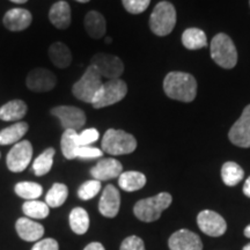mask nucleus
Returning a JSON list of instances; mask_svg holds the SVG:
<instances>
[{"label": "nucleus", "mask_w": 250, "mask_h": 250, "mask_svg": "<svg viewBox=\"0 0 250 250\" xmlns=\"http://www.w3.org/2000/svg\"><path fill=\"white\" fill-rule=\"evenodd\" d=\"M164 90L168 98L181 102H191L197 94L196 79L184 72H170L164 80Z\"/></svg>", "instance_id": "f257e3e1"}, {"label": "nucleus", "mask_w": 250, "mask_h": 250, "mask_svg": "<svg viewBox=\"0 0 250 250\" xmlns=\"http://www.w3.org/2000/svg\"><path fill=\"white\" fill-rule=\"evenodd\" d=\"M171 196L168 192H160L156 196L137 202L133 208L134 215L144 223H153L160 218L162 212L171 204Z\"/></svg>", "instance_id": "f03ea898"}, {"label": "nucleus", "mask_w": 250, "mask_h": 250, "mask_svg": "<svg viewBox=\"0 0 250 250\" xmlns=\"http://www.w3.org/2000/svg\"><path fill=\"white\" fill-rule=\"evenodd\" d=\"M137 148V140L123 130L109 129L103 134L102 151L111 155L130 154Z\"/></svg>", "instance_id": "7ed1b4c3"}, {"label": "nucleus", "mask_w": 250, "mask_h": 250, "mask_svg": "<svg viewBox=\"0 0 250 250\" xmlns=\"http://www.w3.org/2000/svg\"><path fill=\"white\" fill-rule=\"evenodd\" d=\"M101 74L95 66L89 65L83 76L72 87V93L78 100L86 103H93L103 85Z\"/></svg>", "instance_id": "20e7f679"}, {"label": "nucleus", "mask_w": 250, "mask_h": 250, "mask_svg": "<svg viewBox=\"0 0 250 250\" xmlns=\"http://www.w3.org/2000/svg\"><path fill=\"white\" fill-rule=\"evenodd\" d=\"M176 24V11L169 1H161L153 9L149 18V28L155 35L167 36Z\"/></svg>", "instance_id": "39448f33"}, {"label": "nucleus", "mask_w": 250, "mask_h": 250, "mask_svg": "<svg viewBox=\"0 0 250 250\" xmlns=\"http://www.w3.org/2000/svg\"><path fill=\"white\" fill-rule=\"evenodd\" d=\"M211 57L219 66L226 70L235 66L237 62V51L229 36L220 33L212 39Z\"/></svg>", "instance_id": "423d86ee"}, {"label": "nucleus", "mask_w": 250, "mask_h": 250, "mask_svg": "<svg viewBox=\"0 0 250 250\" xmlns=\"http://www.w3.org/2000/svg\"><path fill=\"white\" fill-rule=\"evenodd\" d=\"M127 93V86L123 80L114 79L104 83L93 101V107L95 109L105 108L115 103L122 101Z\"/></svg>", "instance_id": "0eeeda50"}, {"label": "nucleus", "mask_w": 250, "mask_h": 250, "mask_svg": "<svg viewBox=\"0 0 250 250\" xmlns=\"http://www.w3.org/2000/svg\"><path fill=\"white\" fill-rule=\"evenodd\" d=\"M33 156V146L28 140H22L15 144L6 158L8 169L13 173H21L30 164Z\"/></svg>", "instance_id": "6e6552de"}, {"label": "nucleus", "mask_w": 250, "mask_h": 250, "mask_svg": "<svg viewBox=\"0 0 250 250\" xmlns=\"http://www.w3.org/2000/svg\"><path fill=\"white\" fill-rule=\"evenodd\" d=\"M90 65L96 67L101 77L107 78L109 80L120 79L124 71L123 62L120 58L114 55L103 54V52L94 55Z\"/></svg>", "instance_id": "1a4fd4ad"}, {"label": "nucleus", "mask_w": 250, "mask_h": 250, "mask_svg": "<svg viewBox=\"0 0 250 250\" xmlns=\"http://www.w3.org/2000/svg\"><path fill=\"white\" fill-rule=\"evenodd\" d=\"M51 114L61 121L64 130L78 131L86 124V114L73 105H58L51 109Z\"/></svg>", "instance_id": "9d476101"}, {"label": "nucleus", "mask_w": 250, "mask_h": 250, "mask_svg": "<svg viewBox=\"0 0 250 250\" xmlns=\"http://www.w3.org/2000/svg\"><path fill=\"white\" fill-rule=\"evenodd\" d=\"M57 83V78L48 68H34L27 76L26 85L31 92L45 93L54 89Z\"/></svg>", "instance_id": "9b49d317"}, {"label": "nucleus", "mask_w": 250, "mask_h": 250, "mask_svg": "<svg viewBox=\"0 0 250 250\" xmlns=\"http://www.w3.org/2000/svg\"><path fill=\"white\" fill-rule=\"evenodd\" d=\"M197 224L203 233L208 236H221L227 229V224L225 219L217 212L204 210L197 217Z\"/></svg>", "instance_id": "f8f14e48"}, {"label": "nucleus", "mask_w": 250, "mask_h": 250, "mask_svg": "<svg viewBox=\"0 0 250 250\" xmlns=\"http://www.w3.org/2000/svg\"><path fill=\"white\" fill-rule=\"evenodd\" d=\"M228 138L239 147H250V104L247 105L241 117L230 127Z\"/></svg>", "instance_id": "ddd939ff"}, {"label": "nucleus", "mask_w": 250, "mask_h": 250, "mask_svg": "<svg viewBox=\"0 0 250 250\" xmlns=\"http://www.w3.org/2000/svg\"><path fill=\"white\" fill-rule=\"evenodd\" d=\"M170 250H203L201 237L189 229H180L169 237Z\"/></svg>", "instance_id": "4468645a"}, {"label": "nucleus", "mask_w": 250, "mask_h": 250, "mask_svg": "<svg viewBox=\"0 0 250 250\" xmlns=\"http://www.w3.org/2000/svg\"><path fill=\"white\" fill-rule=\"evenodd\" d=\"M121 206L120 191L112 184H108L103 190L99 203L100 213L107 218L116 217Z\"/></svg>", "instance_id": "2eb2a0df"}, {"label": "nucleus", "mask_w": 250, "mask_h": 250, "mask_svg": "<svg viewBox=\"0 0 250 250\" xmlns=\"http://www.w3.org/2000/svg\"><path fill=\"white\" fill-rule=\"evenodd\" d=\"M122 173H123V166L120 161L112 158L102 159L90 169L94 180H98L100 182L116 179L120 177Z\"/></svg>", "instance_id": "dca6fc26"}, {"label": "nucleus", "mask_w": 250, "mask_h": 250, "mask_svg": "<svg viewBox=\"0 0 250 250\" xmlns=\"http://www.w3.org/2000/svg\"><path fill=\"white\" fill-rule=\"evenodd\" d=\"M33 17L24 8H12L4 15V26L11 31H21L30 26Z\"/></svg>", "instance_id": "f3484780"}, {"label": "nucleus", "mask_w": 250, "mask_h": 250, "mask_svg": "<svg viewBox=\"0 0 250 250\" xmlns=\"http://www.w3.org/2000/svg\"><path fill=\"white\" fill-rule=\"evenodd\" d=\"M15 228L19 236L28 242H35L44 234V227L42 225L27 217L19 219L15 224Z\"/></svg>", "instance_id": "a211bd4d"}, {"label": "nucleus", "mask_w": 250, "mask_h": 250, "mask_svg": "<svg viewBox=\"0 0 250 250\" xmlns=\"http://www.w3.org/2000/svg\"><path fill=\"white\" fill-rule=\"evenodd\" d=\"M51 23L58 29H66L71 24V8L66 1H57L51 6L49 12Z\"/></svg>", "instance_id": "6ab92c4d"}, {"label": "nucleus", "mask_w": 250, "mask_h": 250, "mask_svg": "<svg viewBox=\"0 0 250 250\" xmlns=\"http://www.w3.org/2000/svg\"><path fill=\"white\" fill-rule=\"evenodd\" d=\"M27 104L22 100H12L0 108V120L5 122H18L26 116Z\"/></svg>", "instance_id": "aec40b11"}, {"label": "nucleus", "mask_w": 250, "mask_h": 250, "mask_svg": "<svg viewBox=\"0 0 250 250\" xmlns=\"http://www.w3.org/2000/svg\"><path fill=\"white\" fill-rule=\"evenodd\" d=\"M49 57L52 64L59 68H66L72 62L71 50L62 42H55L49 48Z\"/></svg>", "instance_id": "412c9836"}, {"label": "nucleus", "mask_w": 250, "mask_h": 250, "mask_svg": "<svg viewBox=\"0 0 250 250\" xmlns=\"http://www.w3.org/2000/svg\"><path fill=\"white\" fill-rule=\"evenodd\" d=\"M85 29L92 39H101L105 34V20L101 13L90 11L85 17Z\"/></svg>", "instance_id": "4be33fe9"}, {"label": "nucleus", "mask_w": 250, "mask_h": 250, "mask_svg": "<svg viewBox=\"0 0 250 250\" xmlns=\"http://www.w3.org/2000/svg\"><path fill=\"white\" fill-rule=\"evenodd\" d=\"M118 184L124 191L133 192L145 187L146 176L139 171H124L118 177Z\"/></svg>", "instance_id": "5701e85b"}, {"label": "nucleus", "mask_w": 250, "mask_h": 250, "mask_svg": "<svg viewBox=\"0 0 250 250\" xmlns=\"http://www.w3.org/2000/svg\"><path fill=\"white\" fill-rule=\"evenodd\" d=\"M28 124L26 122H18L11 126L0 131V145H12L17 144L21 140V138L27 133Z\"/></svg>", "instance_id": "b1692460"}, {"label": "nucleus", "mask_w": 250, "mask_h": 250, "mask_svg": "<svg viewBox=\"0 0 250 250\" xmlns=\"http://www.w3.org/2000/svg\"><path fill=\"white\" fill-rule=\"evenodd\" d=\"M182 44L189 50H198L208 45V39L198 28H188L182 34Z\"/></svg>", "instance_id": "393cba45"}, {"label": "nucleus", "mask_w": 250, "mask_h": 250, "mask_svg": "<svg viewBox=\"0 0 250 250\" xmlns=\"http://www.w3.org/2000/svg\"><path fill=\"white\" fill-rule=\"evenodd\" d=\"M243 175H245V171H243L241 166L235 164V162L228 161L224 164L223 168H221V179L228 187H234L239 184L243 179Z\"/></svg>", "instance_id": "a878e982"}, {"label": "nucleus", "mask_w": 250, "mask_h": 250, "mask_svg": "<svg viewBox=\"0 0 250 250\" xmlns=\"http://www.w3.org/2000/svg\"><path fill=\"white\" fill-rule=\"evenodd\" d=\"M71 229L76 234H85L89 227V215L83 208H76L70 213Z\"/></svg>", "instance_id": "bb28decb"}, {"label": "nucleus", "mask_w": 250, "mask_h": 250, "mask_svg": "<svg viewBox=\"0 0 250 250\" xmlns=\"http://www.w3.org/2000/svg\"><path fill=\"white\" fill-rule=\"evenodd\" d=\"M62 152L67 160L76 159L77 149L79 148L78 143V132L76 130H65L61 140Z\"/></svg>", "instance_id": "cd10ccee"}, {"label": "nucleus", "mask_w": 250, "mask_h": 250, "mask_svg": "<svg viewBox=\"0 0 250 250\" xmlns=\"http://www.w3.org/2000/svg\"><path fill=\"white\" fill-rule=\"evenodd\" d=\"M56 154L55 149L52 147L46 148L42 154H40L35 159L33 164V170L36 176H43V175L48 174L52 168L54 164V156Z\"/></svg>", "instance_id": "c85d7f7f"}, {"label": "nucleus", "mask_w": 250, "mask_h": 250, "mask_svg": "<svg viewBox=\"0 0 250 250\" xmlns=\"http://www.w3.org/2000/svg\"><path fill=\"white\" fill-rule=\"evenodd\" d=\"M68 196V189L65 184L55 183L45 196V203L49 208H59L64 204Z\"/></svg>", "instance_id": "c756f323"}, {"label": "nucleus", "mask_w": 250, "mask_h": 250, "mask_svg": "<svg viewBox=\"0 0 250 250\" xmlns=\"http://www.w3.org/2000/svg\"><path fill=\"white\" fill-rule=\"evenodd\" d=\"M22 211L27 218L30 219H44L49 215L50 208L45 202L27 201L22 205Z\"/></svg>", "instance_id": "7c9ffc66"}, {"label": "nucleus", "mask_w": 250, "mask_h": 250, "mask_svg": "<svg viewBox=\"0 0 250 250\" xmlns=\"http://www.w3.org/2000/svg\"><path fill=\"white\" fill-rule=\"evenodd\" d=\"M43 188L35 182H20L15 186V193L26 201H35L42 195Z\"/></svg>", "instance_id": "2f4dec72"}, {"label": "nucleus", "mask_w": 250, "mask_h": 250, "mask_svg": "<svg viewBox=\"0 0 250 250\" xmlns=\"http://www.w3.org/2000/svg\"><path fill=\"white\" fill-rule=\"evenodd\" d=\"M101 190V182L98 180L86 181L78 190V196L83 201H89L95 197Z\"/></svg>", "instance_id": "473e14b6"}, {"label": "nucleus", "mask_w": 250, "mask_h": 250, "mask_svg": "<svg viewBox=\"0 0 250 250\" xmlns=\"http://www.w3.org/2000/svg\"><path fill=\"white\" fill-rule=\"evenodd\" d=\"M124 8L131 14H140L146 11L151 0H122Z\"/></svg>", "instance_id": "72a5a7b5"}, {"label": "nucleus", "mask_w": 250, "mask_h": 250, "mask_svg": "<svg viewBox=\"0 0 250 250\" xmlns=\"http://www.w3.org/2000/svg\"><path fill=\"white\" fill-rule=\"evenodd\" d=\"M100 133L96 129H86L81 133H78V143L79 146H89L99 139Z\"/></svg>", "instance_id": "f704fd0d"}, {"label": "nucleus", "mask_w": 250, "mask_h": 250, "mask_svg": "<svg viewBox=\"0 0 250 250\" xmlns=\"http://www.w3.org/2000/svg\"><path fill=\"white\" fill-rule=\"evenodd\" d=\"M76 156L80 159H96L102 156V151L100 148L92 147V146H79Z\"/></svg>", "instance_id": "c9c22d12"}, {"label": "nucleus", "mask_w": 250, "mask_h": 250, "mask_svg": "<svg viewBox=\"0 0 250 250\" xmlns=\"http://www.w3.org/2000/svg\"><path fill=\"white\" fill-rule=\"evenodd\" d=\"M120 250H146L144 241L138 236H129L122 242Z\"/></svg>", "instance_id": "e433bc0d"}, {"label": "nucleus", "mask_w": 250, "mask_h": 250, "mask_svg": "<svg viewBox=\"0 0 250 250\" xmlns=\"http://www.w3.org/2000/svg\"><path fill=\"white\" fill-rule=\"evenodd\" d=\"M59 246L58 242L56 241L55 239H51V237H48V239H43L37 241L35 245H34L31 250H58Z\"/></svg>", "instance_id": "4c0bfd02"}, {"label": "nucleus", "mask_w": 250, "mask_h": 250, "mask_svg": "<svg viewBox=\"0 0 250 250\" xmlns=\"http://www.w3.org/2000/svg\"><path fill=\"white\" fill-rule=\"evenodd\" d=\"M83 250H105V249L100 242H92L89 243V245L87 246Z\"/></svg>", "instance_id": "58836bf2"}, {"label": "nucleus", "mask_w": 250, "mask_h": 250, "mask_svg": "<svg viewBox=\"0 0 250 250\" xmlns=\"http://www.w3.org/2000/svg\"><path fill=\"white\" fill-rule=\"evenodd\" d=\"M243 193L250 198V176L247 179V181L245 182V186H243Z\"/></svg>", "instance_id": "ea45409f"}, {"label": "nucleus", "mask_w": 250, "mask_h": 250, "mask_svg": "<svg viewBox=\"0 0 250 250\" xmlns=\"http://www.w3.org/2000/svg\"><path fill=\"white\" fill-rule=\"evenodd\" d=\"M245 235L250 239V225L245 228Z\"/></svg>", "instance_id": "a19ab883"}, {"label": "nucleus", "mask_w": 250, "mask_h": 250, "mask_svg": "<svg viewBox=\"0 0 250 250\" xmlns=\"http://www.w3.org/2000/svg\"><path fill=\"white\" fill-rule=\"evenodd\" d=\"M11 1L15 2V4H24V2H27L28 0H11Z\"/></svg>", "instance_id": "79ce46f5"}, {"label": "nucleus", "mask_w": 250, "mask_h": 250, "mask_svg": "<svg viewBox=\"0 0 250 250\" xmlns=\"http://www.w3.org/2000/svg\"><path fill=\"white\" fill-rule=\"evenodd\" d=\"M112 42V40L110 39V37H107V39H105V43H107V44H109V43H111Z\"/></svg>", "instance_id": "37998d69"}, {"label": "nucleus", "mask_w": 250, "mask_h": 250, "mask_svg": "<svg viewBox=\"0 0 250 250\" xmlns=\"http://www.w3.org/2000/svg\"><path fill=\"white\" fill-rule=\"evenodd\" d=\"M242 250H250V243H249V245H247Z\"/></svg>", "instance_id": "c03bdc74"}, {"label": "nucleus", "mask_w": 250, "mask_h": 250, "mask_svg": "<svg viewBox=\"0 0 250 250\" xmlns=\"http://www.w3.org/2000/svg\"><path fill=\"white\" fill-rule=\"evenodd\" d=\"M76 1H79V2H88L89 0H76Z\"/></svg>", "instance_id": "a18cd8bd"}, {"label": "nucleus", "mask_w": 250, "mask_h": 250, "mask_svg": "<svg viewBox=\"0 0 250 250\" xmlns=\"http://www.w3.org/2000/svg\"><path fill=\"white\" fill-rule=\"evenodd\" d=\"M249 5H250V0H249Z\"/></svg>", "instance_id": "49530a36"}, {"label": "nucleus", "mask_w": 250, "mask_h": 250, "mask_svg": "<svg viewBox=\"0 0 250 250\" xmlns=\"http://www.w3.org/2000/svg\"><path fill=\"white\" fill-rule=\"evenodd\" d=\"M0 155H1V154H0Z\"/></svg>", "instance_id": "de8ad7c7"}]
</instances>
